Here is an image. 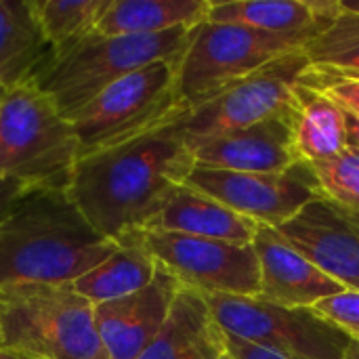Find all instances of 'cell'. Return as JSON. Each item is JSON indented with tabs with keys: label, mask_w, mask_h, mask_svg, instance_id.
<instances>
[{
	"label": "cell",
	"mask_w": 359,
	"mask_h": 359,
	"mask_svg": "<svg viewBox=\"0 0 359 359\" xmlns=\"http://www.w3.org/2000/svg\"><path fill=\"white\" fill-rule=\"evenodd\" d=\"M196 168L179 120L130 141L80 156L65 194L107 240L145 229Z\"/></svg>",
	"instance_id": "6da1fadb"
},
{
	"label": "cell",
	"mask_w": 359,
	"mask_h": 359,
	"mask_svg": "<svg viewBox=\"0 0 359 359\" xmlns=\"http://www.w3.org/2000/svg\"><path fill=\"white\" fill-rule=\"evenodd\" d=\"M116 248L80 215L65 189H36L0 227V292L74 284Z\"/></svg>",
	"instance_id": "7a4b0ae2"
},
{
	"label": "cell",
	"mask_w": 359,
	"mask_h": 359,
	"mask_svg": "<svg viewBox=\"0 0 359 359\" xmlns=\"http://www.w3.org/2000/svg\"><path fill=\"white\" fill-rule=\"evenodd\" d=\"M194 27L147 36L90 34L63 55L50 57L34 84L67 118L114 82L160 61L181 63Z\"/></svg>",
	"instance_id": "3957f363"
},
{
	"label": "cell",
	"mask_w": 359,
	"mask_h": 359,
	"mask_svg": "<svg viewBox=\"0 0 359 359\" xmlns=\"http://www.w3.org/2000/svg\"><path fill=\"white\" fill-rule=\"evenodd\" d=\"M80 156L69 120L34 84L0 93V177L32 189H65Z\"/></svg>",
	"instance_id": "277c9868"
},
{
	"label": "cell",
	"mask_w": 359,
	"mask_h": 359,
	"mask_svg": "<svg viewBox=\"0 0 359 359\" xmlns=\"http://www.w3.org/2000/svg\"><path fill=\"white\" fill-rule=\"evenodd\" d=\"M0 345L42 359H107L95 324V305L72 284L2 290Z\"/></svg>",
	"instance_id": "5b68a950"
},
{
	"label": "cell",
	"mask_w": 359,
	"mask_h": 359,
	"mask_svg": "<svg viewBox=\"0 0 359 359\" xmlns=\"http://www.w3.org/2000/svg\"><path fill=\"white\" fill-rule=\"evenodd\" d=\"M185 111L177 97V63L160 61L103 88L67 120L80 156H86L170 124Z\"/></svg>",
	"instance_id": "8992f818"
},
{
	"label": "cell",
	"mask_w": 359,
	"mask_h": 359,
	"mask_svg": "<svg viewBox=\"0 0 359 359\" xmlns=\"http://www.w3.org/2000/svg\"><path fill=\"white\" fill-rule=\"evenodd\" d=\"M313 36L269 34L206 19L191 29L185 55L177 65V97L185 109H191L273 59L303 48Z\"/></svg>",
	"instance_id": "52a82bcc"
},
{
	"label": "cell",
	"mask_w": 359,
	"mask_h": 359,
	"mask_svg": "<svg viewBox=\"0 0 359 359\" xmlns=\"http://www.w3.org/2000/svg\"><path fill=\"white\" fill-rule=\"evenodd\" d=\"M219 328L288 359H347L353 341L313 309H288L257 297H206Z\"/></svg>",
	"instance_id": "ba28073f"
},
{
	"label": "cell",
	"mask_w": 359,
	"mask_h": 359,
	"mask_svg": "<svg viewBox=\"0 0 359 359\" xmlns=\"http://www.w3.org/2000/svg\"><path fill=\"white\" fill-rule=\"evenodd\" d=\"M118 242L139 244L183 288L204 297L259 294L261 269L252 244H231L151 229L130 231Z\"/></svg>",
	"instance_id": "9c48e42d"
},
{
	"label": "cell",
	"mask_w": 359,
	"mask_h": 359,
	"mask_svg": "<svg viewBox=\"0 0 359 359\" xmlns=\"http://www.w3.org/2000/svg\"><path fill=\"white\" fill-rule=\"evenodd\" d=\"M309 69L305 50H290L187 109L179 118V126L185 139H204L286 116Z\"/></svg>",
	"instance_id": "30bf717a"
},
{
	"label": "cell",
	"mask_w": 359,
	"mask_h": 359,
	"mask_svg": "<svg viewBox=\"0 0 359 359\" xmlns=\"http://www.w3.org/2000/svg\"><path fill=\"white\" fill-rule=\"evenodd\" d=\"M185 185L215 198L263 227H282L322 198L313 166L299 162L284 172H233L196 166Z\"/></svg>",
	"instance_id": "8fae6325"
},
{
	"label": "cell",
	"mask_w": 359,
	"mask_h": 359,
	"mask_svg": "<svg viewBox=\"0 0 359 359\" xmlns=\"http://www.w3.org/2000/svg\"><path fill=\"white\" fill-rule=\"evenodd\" d=\"M276 231L345 290L359 292V212L322 196Z\"/></svg>",
	"instance_id": "7c38bea8"
},
{
	"label": "cell",
	"mask_w": 359,
	"mask_h": 359,
	"mask_svg": "<svg viewBox=\"0 0 359 359\" xmlns=\"http://www.w3.org/2000/svg\"><path fill=\"white\" fill-rule=\"evenodd\" d=\"M183 286L158 265L156 278L139 292L95 305V324L107 359H137L162 330Z\"/></svg>",
	"instance_id": "4fadbf2b"
},
{
	"label": "cell",
	"mask_w": 359,
	"mask_h": 359,
	"mask_svg": "<svg viewBox=\"0 0 359 359\" xmlns=\"http://www.w3.org/2000/svg\"><path fill=\"white\" fill-rule=\"evenodd\" d=\"M288 114L223 135L187 139L196 166L233 172H284L292 168L301 158L294 149Z\"/></svg>",
	"instance_id": "5bb4252c"
},
{
	"label": "cell",
	"mask_w": 359,
	"mask_h": 359,
	"mask_svg": "<svg viewBox=\"0 0 359 359\" xmlns=\"http://www.w3.org/2000/svg\"><path fill=\"white\" fill-rule=\"evenodd\" d=\"M252 246L261 269L257 299L265 303L288 309H311L322 299L345 290L290 246L273 227L261 225Z\"/></svg>",
	"instance_id": "9a60e30c"
},
{
	"label": "cell",
	"mask_w": 359,
	"mask_h": 359,
	"mask_svg": "<svg viewBox=\"0 0 359 359\" xmlns=\"http://www.w3.org/2000/svg\"><path fill=\"white\" fill-rule=\"evenodd\" d=\"M261 225L233 212L215 198L189 187H177L145 229L183 233L231 244H252Z\"/></svg>",
	"instance_id": "2e32d148"
},
{
	"label": "cell",
	"mask_w": 359,
	"mask_h": 359,
	"mask_svg": "<svg viewBox=\"0 0 359 359\" xmlns=\"http://www.w3.org/2000/svg\"><path fill=\"white\" fill-rule=\"evenodd\" d=\"M225 353V332L215 322L204 294L181 288L172 309L137 359H219Z\"/></svg>",
	"instance_id": "e0dca14e"
},
{
	"label": "cell",
	"mask_w": 359,
	"mask_h": 359,
	"mask_svg": "<svg viewBox=\"0 0 359 359\" xmlns=\"http://www.w3.org/2000/svg\"><path fill=\"white\" fill-rule=\"evenodd\" d=\"M339 11V2L324 0H212L208 21L238 23L269 34H318Z\"/></svg>",
	"instance_id": "ac0fdd59"
},
{
	"label": "cell",
	"mask_w": 359,
	"mask_h": 359,
	"mask_svg": "<svg viewBox=\"0 0 359 359\" xmlns=\"http://www.w3.org/2000/svg\"><path fill=\"white\" fill-rule=\"evenodd\" d=\"M288 116L301 162L322 164L347 149V114L320 88L301 82Z\"/></svg>",
	"instance_id": "d6986e66"
},
{
	"label": "cell",
	"mask_w": 359,
	"mask_h": 359,
	"mask_svg": "<svg viewBox=\"0 0 359 359\" xmlns=\"http://www.w3.org/2000/svg\"><path fill=\"white\" fill-rule=\"evenodd\" d=\"M53 57L29 0H0V84H27Z\"/></svg>",
	"instance_id": "ffe728a7"
},
{
	"label": "cell",
	"mask_w": 359,
	"mask_h": 359,
	"mask_svg": "<svg viewBox=\"0 0 359 359\" xmlns=\"http://www.w3.org/2000/svg\"><path fill=\"white\" fill-rule=\"evenodd\" d=\"M212 0H109L95 34L147 36L196 27L208 19Z\"/></svg>",
	"instance_id": "44dd1931"
},
{
	"label": "cell",
	"mask_w": 359,
	"mask_h": 359,
	"mask_svg": "<svg viewBox=\"0 0 359 359\" xmlns=\"http://www.w3.org/2000/svg\"><path fill=\"white\" fill-rule=\"evenodd\" d=\"M118 248L78 278L72 288L93 305L124 299L143 290L158 273L156 259L135 242H116Z\"/></svg>",
	"instance_id": "7402d4cb"
},
{
	"label": "cell",
	"mask_w": 359,
	"mask_h": 359,
	"mask_svg": "<svg viewBox=\"0 0 359 359\" xmlns=\"http://www.w3.org/2000/svg\"><path fill=\"white\" fill-rule=\"evenodd\" d=\"M303 50L311 63V69L305 74V78L316 82L358 80L359 15L341 8L330 25L307 40Z\"/></svg>",
	"instance_id": "603a6c76"
},
{
	"label": "cell",
	"mask_w": 359,
	"mask_h": 359,
	"mask_svg": "<svg viewBox=\"0 0 359 359\" xmlns=\"http://www.w3.org/2000/svg\"><path fill=\"white\" fill-rule=\"evenodd\" d=\"M29 4L53 57H57L95 34L109 0H29Z\"/></svg>",
	"instance_id": "cb8c5ba5"
},
{
	"label": "cell",
	"mask_w": 359,
	"mask_h": 359,
	"mask_svg": "<svg viewBox=\"0 0 359 359\" xmlns=\"http://www.w3.org/2000/svg\"><path fill=\"white\" fill-rule=\"evenodd\" d=\"M313 172L326 200L359 212V149L347 147L337 158L313 164Z\"/></svg>",
	"instance_id": "d4e9b609"
},
{
	"label": "cell",
	"mask_w": 359,
	"mask_h": 359,
	"mask_svg": "<svg viewBox=\"0 0 359 359\" xmlns=\"http://www.w3.org/2000/svg\"><path fill=\"white\" fill-rule=\"evenodd\" d=\"M320 318L330 322L353 343H359V292L343 290L328 299H322L311 307Z\"/></svg>",
	"instance_id": "484cf974"
},
{
	"label": "cell",
	"mask_w": 359,
	"mask_h": 359,
	"mask_svg": "<svg viewBox=\"0 0 359 359\" xmlns=\"http://www.w3.org/2000/svg\"><path fill=\"white\" fill-rule=\"evenodd\" d=\"M303 82L326 93L337 105L343 107L345 114L359 118V78L358 80H328V82H316V80L303 78Z\"/></svg>",
	"instance_id": "4316f807"
},
{
	"label": "cell",
	"mask_w": 359,
	"mask_h": 359,
	"mask_svg": "<svg viewBox=\"0 0 359 359\" xmlns=\"http://www.w3.org/2000/svg\"><path fill=\"white\" fill-rule=\"evenodd\" d=\"M36 189L27 187L21 181L15 179H2L0 177V227L11 219V215L21 206V202Z\"/></svg>",
	"instance_id": "83f0119b"
},
{
	"label": "cell",
	"mask_w": 359,
	"mask_h": 359,
	"mask_svg": "<svg viewBox=\"0 0 359 359\" xmlns=\"http://www.w3.org/2000/svg\"><path fill=\"white\" fill-rule=\"evenodd\" d=\"M225 349L236 359H288L273 353V351H267L263 347L250 345V343H246L238 337H231L227 332H225Z\"/></svg>",
	"instance_id": "f1b7e54d"
},
{
	"label": "cell",
	"mask_w": 359,
	"mask_h": 359,
	"mask_svg": "<svg viewBox=\"0 0 359 359\" xmlns=\"http://www.w3.org/2000/svg\"><path fill=\"white\" fill-rule=\"evenodd\" d=\"M347 147L359 149V118L347 114Z\"/></svg>",
	"instance_id": "f546056e"
},
{
	"label": "cell",
	"mask_w": 359,
	"mask_h": 359,
	"mask_svg": "<svg viewBox=\"0 0 359 359\" xmlns=\"http://www.w3.org/2000/svg\"><path fill=\"white\" fill-rule=\"evenodd\" d=\"M0 359H42L34 353H27V351H21V349H15V347H4L0 345Z\"/></svg>",
	"instance_id": "4dcf8cb0"
},
{
	"label": "cell",
	"mask_w": 359,
	"mask_h": 359,
	"mask_svg": "<svg viewBox=\"0 0 359 359\" xmlns=\"http://www.w3.org/2000/svg\"><path fill=\"white\" fill-rule=\"evenodd\" d=\"M341 8L347 11V13L359 15V0H341Z\"/></svg>",
	"instance_id": "1f68e13d"
},
{
	"label": "cell",
	"mask_w": 359,
	"mask_h": 359,
	"mask_svg": "<svg viewBox=\"0 0 359 359\" xmlns=\"http://www.w3.org/2000/svg\"><path fill=\"white\" fill-rule=\"evenodd\" d=\"M347 359H359V343H353L349 353H347Z\"/></svg>",
	"instance_id": "d6a6232c"
},
{
	"label": "cell",
	"mask_w": 359,
	"mask_h": 359,
	"mask_svg": "<svg viewBox=\"0 0 359 359\" xmlns=\"http://www.w3.org/2000/svg\"><path fill=\"white\" fill-rule=\"evenodd\" d=\"M219 359H236V358H233V355H231V353H229V351L225 349V353H223V355H221Z\"/></svg>",
	"instance_id": "836d02e7"
},
{
	"label": "cell",
	"mask_w": 359,
	"mask_h": 359,
	"mask_svg": "<svg viewBox=\"0 0 359 359\" xmlns=\"http://www.w3.org/2000/svg\"><path fill=\"white\" fill-rule=\"evenodd\" d=\"M2 90H4V86H2V84H0V93H2Z\"/></svg>",
	"instance_id": "e575fe53"
}]
</instances>
